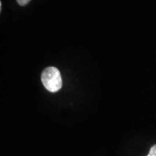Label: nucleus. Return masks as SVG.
Masks as SVG:
<instances>
[{"mask_svg":"<svg viewBox=\"0 0 156 156\" xmlns=\"http://www.w3.org/2000/svg\"><path fill=\"white\" fill-rule=\"evenodd\" d=\"M41 81L46 89L51 93L57 92L62 87L61 73L57 68L54 67H47L43 72Z\"/></svg>","mask_w":156,"mask_h":156,"instance_id":"1","label":"nucleus"},{"mask_svg":"<svg viewBox=\"0 0 156 156\" xmlns=\"http://www.w3.org/2000/svg\"><path fill=\"white\" fill-rule=\"evenodd\" d=\"M147 156H156V145H153V147L151 148L150 153Z\"/></svg>","mask_w":156,"mask_h":156,"instance_id":"2","label":"nucleus"},{"mask_svg":"<svg viewBox=\"0 0 156 156\" xmlns=\"http://www.w3.org/2000/svg\"><path fill=\"white\" fill-rule=\"evenodd\" d=\"M30 1H31V0H17V3L20 6H25L28 5Z\"/></svg>","mask_w":156,"mask_h":156,"instance_id":"3","label":"nucleus"},{"mask_svg":"<svg viewBox=\"0 0 156 156\" xmlns=\"http://www.w3.org/2000/svg\"><path fill=\"white\" fill-rule=\"evenodd\" d=\"M2 4L0 2V11H2Z\"/></svg>","mask_w":156,"mask_h":156,"instance_id":"4","label":"nucleus"}]
</instances>
